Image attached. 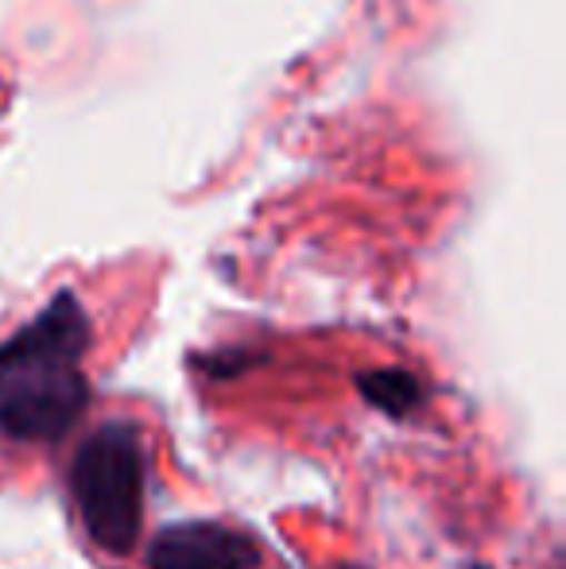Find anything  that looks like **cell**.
<instances>
[{
  "label": "cell",
  "instance_id": "cell-1",
  "mask_svg": "<svg viewBox=\"0 0 566 569\" xmlns=\"http://www.w3.org/2000/svg\"><path fill=\"white\" fill-rule=\"evenodd\" d=\"M90 326L70 291L0 345V435L59 442L86 407L82 352Z\"/></svg>",
  "mask_w": 566,
  "mask_h": 569
},
{
  "label": "cell",
  "instance_id": "cell-2",
  "mask_svg": "<svg viewBox=\"0 0 566 569\" xmlns=\"http://www.w3.org/2000/svg\"><path fill=\"white\" fill-rule=\"evenodd\" d=\"M143 442L137 427L109 422L75 453L70 488L90 539L109 555H129L143 523Z\"/></svg>",
  "mask_w": 566,
  "mask_h": 569
},
{
  "label": "cell",
  "instance_id": "cell-3",
  "mask_svg": "<svg viewBox=\"0 0 566 569\" xmlns=\"http://www.w3.org/2000/svg\"><path fill=\"white\" fill-rule=\"evenodd\" d=\"M260 547L226 523H175L156 535L148 550L151 569H257Z\"/></svg>",
  "mask_w": 566,
  "mask_h": 569
},
{
  "label": "cell",
  "instance_id": "cell-4",
  "mask_svg": "<svg viewBox=\"0 0 566 569\" xmlns=\"http://www.w3.org/2000/svg\"><path fill=\"white\" fill-rule=\"evenodd\" d=\"M357 391L369 399L373 407H380L393 419H404L408 411H416L419 403V380L404 368H377V372H361L357 376Z\"/></svg>",
  "mask_w": 566,
  "mask_h": 569
},
{
  "label": "cell",
  "instance_id": "cell-5",
  "mask_svg": "<svg viewBox=\"0 0 566 569\" xmlns=\"http://www.w3.org/2000/svg\"><path fill=\"white\" fill-rule=\"evenodd\" d=\"M341 569H357V566H341Z\"/></svg>",
  "mask_w": 566,
  "mask_h": 569
}]
</instances>
